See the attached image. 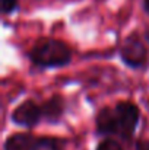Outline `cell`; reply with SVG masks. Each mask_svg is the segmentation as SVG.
I'll return each instance as SVG.
<instances>
[{
    "instance_id": "6da1fadb",
    "label": "cell",
    "mask_w": 149,
    "mask_h": 150,
    "mask_svg": "<svg viewBox=\"0 0 149 150\" xmlns=\"http://www.w3.org/2000/svg\"><path fill=\"white\" fill-rule=\"evenodd\" d=\"M28 55L29 60L41 69L64 67L72 60V51L67 44L54 38H43L37 41Z\"/></svg>"
},
{
    "instance_id": "9c48e42d",
    "label": "cell",
    "mask_w": 149,
    "mask_h": 150,
    "mask_svg": "<svg viewBox=\"0 0 149 150\" xmlns=\"http://www.w3.org/2000/svg\"><path fill=\"white\" fill-rule=\"evenodd\" d=\"M95 150H123L118 142L113 140V139H104L102 142H99Z\"/></svg>"
},
{
    "instance_id": "5b68a950",
    "label": "cell",
    "mask_w": 149,
    "mask_h": 150,
    "mask_svg": "<svg viewBox=\"0 0 149 150\" xmlns=\"http://www.w3.org/2000/svg\"><path fill=\"white\" fill-rule=\"evenodd\" d=\"M43 120L47 121L48 124H57L66 111V102L63 96L60 95H53L48 100H46L43 105Z\"/></svg>"
},
{
    "instance_id": "30bf717a",
    "label": "cell",
    "mask_w": 149,
    "mask_h": 150,
    "mask_svg": "<svg viewBox=\"0 0 149 150\" xmlns=\"http://www.w3.org/2000/svg\"><path fill=\"white\" fill-rule=\"evenodd\" d=\"M19 7V0H1V13L10 15Z\"/></svg>"
},
{
    "instance_id": "3957f363",
    "label": "cell",
    "mask_w": 149,
    "mask_h": 150,
    "mask_svg": "<svg viewBox=\"0 0 149 150\" xmlns=\"http://www.w3.org/2000/svg\"><path fill=\"white\" fill-rule=\"evenodd\" d=\"M120 58L130 69H145L148 64V48L138 32L127 35L120 47Z\"/></svg>"
},
{
    "instance_id": "277c9868",
    "label": "cell",
    "mask_w": 149,
    "mask_h": 150,
    "mask_svg": "<svg viewBox=\"0 0 149 150\" xmlns=\"http://www.w3.org/2000/svg\"><path fill=\"white\" fill-rule=\"evenodd\" d=\"M10 120L13 124L19 127H25V128L37 127L43 120V108L32 99L24 100L21 105H18L13 109Z\"/></svg>"
},
{
    "instance_id": "7c38bea8",
    "label": "cell",
    "mask_w": 149,
    "mask_h": 150,
    "mask_svg": "<svg viewBox=\"0 0 149 150\" xmlns=\"http://www.w3.org/2000/svg\"><path fill=\"white\" fill-rule=\"evenodd\" d=\"M142 7H143V10L149 15V0H142Z\"/></svg>"
},
{
    "instance_id": "ba28073f",
    "label": "cell",
    "mask_w": 149,
    "mask_h": 150,
    "mask_svg": "<svg viewBox=\"0 0 149 150\" xmlns=\"http://www.w3.org/2000/svg\"><path fill=\"white\" fill-rule=\"evenodd\" d=\"M34 150H64L58 139L54 137H40L35 140Z\"/></svg>"
},
{
    "instance_id": "52a82bcc",
    "label": "cell",
    "mask_w": 149,
    "mask_h": 150,
    "mask_svg": "<svg viewBox=\"0 0 149 150\" xmlns=\"http://www.w3.org/2000/svg\"><path fill=\"white\" fill-rule=\"evenodd\" d=\"M35 137L29 133H15L4 142V150H34Z\"/></svg>"
},
{
    "instance_id": "8992f818",
    "label": "cell",
    "mask_w": 149,
    "mask_h": 150,
    "mask_svg": "<svg viewBox=\"0 0 149 150\" xmlns=\"http://www.w3.org/2000/svg\"><path fill=\"white\" fill-rule=\"evenodd\" d=\"M95 131L99 136H114V114L111 108H102L95 115Z\"/></svg>"
},
{
    "instance_id": "7a4b0ae2",
    "label": "cell",
    "mask_w": 149,
    "mask_h": 150,
    "mask_svg": "<svg viewBox=\"0 0 149 150\" xmlns=\"http://www.w3.org/2000/svg\"><path fill=\"white\" fill-rule=\"evenodd\" d=\"M114 114V136L123 139V140H130L138 128L139 124V108L130 100H120L115 103L113 108Z\"/></svg>"
},
{
    "instance_id": "8fae6325",
    "label": "cell",
    "mask_w": 149,
    "mask_h": 150,
    "mask_svg": "<svg viewBox=\"0 0 149 150\" xmlns=\"http://www.w3.org/2000/svg\"><path fill=\"white\" fill-rule=\"evenodd\" d=\"M133 150H149V140L146 139H138L133 144Z\"/></svg>"
}]
</instances>
